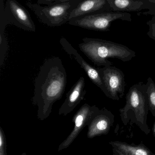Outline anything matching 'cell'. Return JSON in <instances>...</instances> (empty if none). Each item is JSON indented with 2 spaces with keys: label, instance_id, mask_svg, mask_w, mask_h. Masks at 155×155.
Returning a JSON list of instances; mask_svg holds the SVG:
<instances>
[{
  "label": "cell",
  "instance_id": "52a82bcc",
  "mask_svg": "<svg viewBox=\"0 0 155 155\" xmlns=\"http://www.w3.org/2000/svg\"><path fill=\"white\" fill-rule=\"evenodd\" d=\"M99 110L96 106H91L88 104H85L81 107L73 117L72 122L74 123L73 129L58 147L59 152L66 149L72 144L84 128L88 126Z\"/></svg>",
  "mask_w": 155,
  "mask_h": 155
},
{
  "label": "cell",
  "instance_id": "3957f363",
  "mask_svg": "<svg viewBox=\"0 0 155 155\" xmlns=\"http://www.w3.org/2000/svg\"><path fill=\"white\" fill-rule=\"evenodd\" d=\"M149 111L147 86L140 82L132 86L126 94L125 105L119 109L121 120L125 126L131 120L148 135L151 131L147 123Z\"/></svg>",
  "mask_w": 155,
  "mask_h": 155
},
{
  "label": "cell",
  "instance_id": "7c38bea8",
  "mask_svg": "<svg viewBox=\"0 0 155 155\" xmlns=\"http://www.w3.org/2000/svg\"><path fill=\"white\" fill-rule=\"evenodd\" d=\"M107 0H83L73 9L69 16V20L82 17L86 14L102 9Z\"/></svg>",
  "mask_w": 155,
  "mask_h": 155
},
{
  "label": "cell",
  "instance_id": "d6986e66",
  "mask_svg": "<svg viewBox=\"0 0 155 155\" xmlns=\"http://www.w3.org/2000/svg\"><path fill=\"white\" fill-rule=\"evenodd\" d=\"M148 25L149 30L147 35L150 38L155 41V20L151 21L148 23Z\"/></svg>",
  "mask_w": 155,
  "mask_h": 155
},
{
  "label": "cell",
  "instance_id": "5bb4252c",
  "mask_svg": "<svg viewBox=\"0 0 155 155\" xmlns=\"http://www.w3.org/2000/svg\"><path fill=\"white\" fill-rule=\"evenodd\" d=\"M147 94L149 103V111L155 117V83L151 77H149L147 82Z\"/></svg>",
  "mask_w": 155,
  "mask_h": 155
},
{
  "label": "cell",
  "instance_id": "44dd1931",
  "mask_svg": "<svg viewBox=\"0 0 155 155\" xmlns=\"http://www.w3.org/2000/svg\"><path fill=\"white\" fill-rule=\"evenodd\" d=\"M153 135L155 137V123L154 124L153 126Z\"/></svg>",
  "mask_w": 155,
  "mask_h": 155
},
{
  "label": "cell",
  "instance_id": "277c9868",
  "mask_svg": "<svg viewBox=\"0 0 155 155\" xmlns=\"http://www.w3.org/2000/svg\"><path fill=\"white\" fill-rule=\"evenodd\" d=\"M79 3L77 1L42 6L37 3L28 2L26 5L41 22L50 27H56L70 21L69 16L71 12Z\"/></svg>",
  "mask_w": 155,
  "mask_h": 155
},
{
  "label": "cell",
  "instance_id": "8992f818",
  "mask_svg": "<svg viewBox=\"0 0 155 155\" xmlns=\"http://www.w3.org/2000/svg\"><path fill=\"white\" fill-rule=\"evenodd\" d=\"M125 13L109 12L85 15L73 19L68 24L74 26L94 31H106L109 30L111 23L116 19L122 18Z\"/></svg>",
  "mask_w": 155,
  "mask_h": 155
},
{
  "label": "cell",
  "instance_id": "9c48e42d",
  "mask_svg": "<svg viewBox=\"0 0 155 155\" xmlns=\"http://www.w3.org/2000/svg\"><path fill=\"white\" fill-rule=\"evenodd\" d=\"M60 43L63 49L70 56H72L78 64L84 70L86 74L88 75L92 82L97 86L107 97L109 98V95L103 83V80L97 69L91 66L86 62L83 57L79 54L78 52L74 49L70 43L64 38H62L60 40Z\"/></svg>",
  "mask_w": 155,
  "mask_h": 155
},
{
  "label": "cell",
  "instance_id": "7a4b0ae2",
  "mask_svg": "<svg viewBox=\"0 0 155 155\" xmlns=\"http://www.w3.org/2000/svg\"><path fill=\"white\" fill-rule=\"evenodd\" d=\"M78 46L81 51L98 67L112 66L113 64L109 58L127 62L136 56L135 52L126 45L102 39L86 37Z\"/></svg>",
  "mask_w": 155,
  "mask_h": 155
},
{
  "label": "cell",
  "instance_id": "4fadbf2b",
  "mask_svg": "<svg viewBox=\"0 0 155 155\" xmlns=\"http://www.w3.org/2000/svg\"><path fill=\"white\" fill-rule=\"evenodd\" d=\"M109 144L113 148H116L126 155H155L142 143L138 145H133L126 142L110 141Z\"/></svg>",
  "mask_w": 155,
  "mask_h": 155
},
{
  "label": "cell",
  "instance_id": "ffe728a7",
  "mask_svg": "<svg viewBox=\"0 0 155 155\" xmlns=\"http://www.w3.org/2000/svg\"><path fill=\"white\" fill-rule=\"evenodd\" d=\"M113 155H126L115 148H113Z\"/></svg>",
  "mask_w": 155,
  "mask_h": 155
},
{
  "label": "cell",
  "instance_id": "e0dca14e",
  "mask_svg": "<svg viewBox=\"0 0 155 155\" xmlns=\"http://www.w3.org/2000/svg\"><path fill=\"white\" fill-rule=\"evenodd\" d=\"M0 155H7V144L4 132L0 127Z\"/></svg>",
  "mask_w": 155,
  "mask_h": 155
},
{
  "label": "cell",
  "instance_id": "7402d4cb",
  "mask_svg": "<svg viewBox=\"0 0 155 155\" xmlns=\"http://www.w3.org/2000/svg\"><path fill=\"white\" fill-rule=\"evenodd\" d=\"M149 1H151L152 2L155 3V0H149Z\"/></svg>",
  "mask_w": 155,
  "mask_h": 155
},
{
  "label": "cell",
  "instance_id": "ba28073f",
  "mask_svg": "<svg viewBox=\"0 0 155 155\" xmlns=\"http://www.w3.org/2000/svg\"><path fill=\"white\" fill-rule=\"evenodd\" d=\"M5 12L10 23L29 31L35 32V25L27 10L16 0H6Z\"/></svg>",
  "mask_w": 155,
  "mask_h": 155
},
{
  "label": "cell",
  "instance_id": "603a6c76",
  "mask_svg": "<svg viewBox=\"0 0 155 155\" xmlns=\"http://www.w3.org/2000/svg\"><path fill=\"white\" fill-rule=\"evenodd\" d=\"M21 155H26V153H23Z\"/></svg>",
  "mask_w": 155,
  "mask_h": 155
},
{
  "label": "cell",
  "instance_id": "2e32d148",
  "mask_svg": "<svg viewBox=\"0 0 155 155\" xmlns=\"http://www.w3.org/2000/svg\"><path fill=\"white\" fill-rule=\"evenodd\" d=\"M8 50V43L4 32L0 33V66L4 62L6 52Z\"/></svg>",
  "mask_w": 155,
  "mask_h": 155
},
{
  "label": "cell",
  "instance_id": "6da1fadb",
  "mask_svg": "<svg viewBox=\"0 0 155 155\" xmlns=\"http://www.w3.org/2000/svg\"><path fill=\"white\" fill-rule=\"evenodd\" d=\"M67 74L59 57L46 59L35 78L32 103L38 107L37 118L43 121L49 117L53 105L61 99L65 90Z\"/></svg>",
  "mask_w": 155,
  "mask_h": 155
},
{
  "label": "cell",
  "instance_id": "ac0fdd59",
  "mask_svg": "<svg viewBox=\"0 0 155 155\" xmlns=\"http://www.w3.org/2000/svg\"><path fill=\"white\" fill-rule=\"evenodd\" d=\"M83 0H37V3L45 5H52L56 4L72 2H82Z\"/></svg>",
  "mask_w": 155,
  "mask_h": 155
},
{
  "label": "cell",
  "instance_id": "30bf717a",
  "mask_svg": "<svg viewBox=\"0 0 155 155\" xmlns=\"http://www.w3.org/2000/svg\"><path fill=\"white\" fill-rule=\"evenodd\" d=\"M115 122V116L105 107L100 109L88 126L87 138L107 135Z\"/></svg>",
  "mask_w": 155,
  "mask_h": 155
},
{
  "label": "cell",
  "instance_id": "5b68a950",
  "mask_svg": "<svg viewBox=\"0 0 155 155\" xmlns=\"http://www.w3.org/2000/svg\"><path fill=\"white\" fill-rule=\"evenodd\" d=\"M109 95V98L118 101L124 95L126 82L122 70L113 65L96 68Z\"/></svg>",
  "mask_w": 155,
  "mask_h": 155
},
{
  "label": "cell",
  "instance_id": "8fae6325",
  "mask_svg": "<svg viewBox=\"0 0 155 155\" xmlns=\"http://www.w3.org/2000/svg\"><path fill=\"white\" fill-rule=\"evenodd\" d=\"M86 94L84 78H80L66 94L64 102L58 111L59 115L66 116L72 112L84 99Z\"/></svg>",
  "mask_w": 155,
  "mask_h": 155
},
{
  "label": "cell",
  "instance_id": "9a60e30c",
  "mask_svg": "<svg viewBox=\"0 0 155 155\" xmlns=\"http://www.w3.org/2000/svg\"><path fill=\"white\" fill-rule=\"evenodd\" d=\"M114 4L116 7L121 10H136L139 2H134L132 0H114Z\"/></svg>",
  "mask_w": 155,
  "mask_h": 155
}]
</instances>
